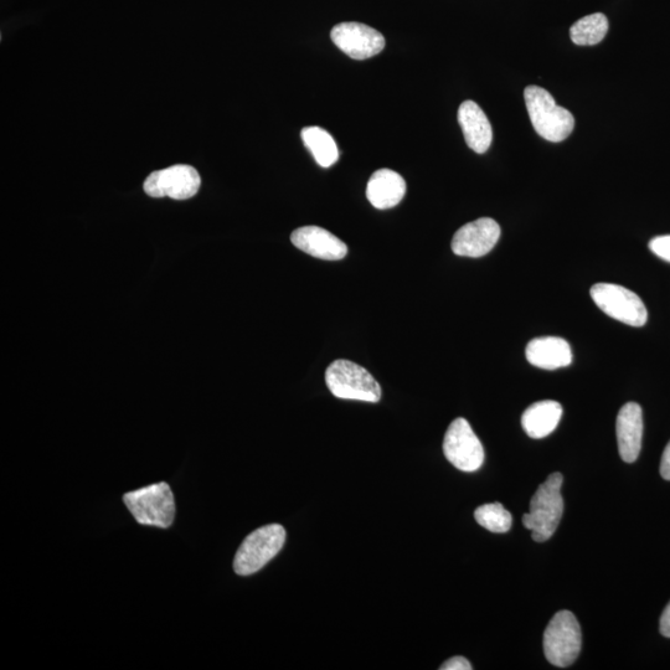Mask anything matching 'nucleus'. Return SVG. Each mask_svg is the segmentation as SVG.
Returning <instances> with one entry per match:
<instances>
[{
	"instance_id": "nucleus-1",
	"label": "nucleus",
	"mask_w": 670,
	"mask_h": 670,
	"mask_svg": "<svg viewBox=\"0 0 670 670\" xmlns=\"http://www.w3.org/2000/svg\"><path fill=\"white\" fill-rule=\"evenodd\" d=\"M563 483V474H550L535 492L530 502V512L523 515L524 527L532 532L536 543L549 540L559 527L564 514V499L561 496Z\"/></svg>"
},
{
	"instance_id": "nucleus-2",
	"label": "nucleus",
	"mask_w": 670,
	"mask_h": 670,
	"mask_svg": "<svg viewBox=\"0 0 670 670\" xmlns=\"http://www.w3.org/2000/svg\"><path fill=\"white\" fill-rule=\"evenodd\" d=\"M524 99L534 130L546 141L563 142L574 131V116L566 108L556 105L548 91L539 86H528Z\"/></svg>"
},
{
	"instance_id": "nucleus-3",
	"label": "nucleus",
	"mask_w": 670,
	"mask_h": 670,
	"mask_svg": "<svg viewBox=\"0 0 670 670\" xmlns=\"http://www.w3.org/2000/svg\"><path fill=\"white\" fill-rule=\"evenodd\" d=\"M123 502L139 524L167 529L174 522L175 502L168 483L152 484L126 493Z\"/></svg>"
},
{
	"instance_id": "nucleus-4",
	"label": "nucleus",
	"mask_w": 670,
	"mask_h": 670,
	"mask_svg": "<svg viewBox=\"0 0 670 670\" xmlns=\"http://www.w3.org/2000/svg\"><path fill=\"white\" fill-rule=\"evenodd\" d=\"M286 530L280 524L265 525L256 529L237 550L234 570L237 575L249 576L260 571L280 553L285 545Z\"/></svg>"
},
{
	"instance_id": "nucleus-5",
	"label": "nucleus",
	"mask_w": 670,
	"mask_h": 670,
	"mask_svg": "<svg viewBox=\"0 0 670 670\" xmlns=\"http://www.w3.org/2000/svg\"><path fill=\"white\" fill-rule=\"evenodd\" d=\"M326 383L338 399L378 402L381 388L367 369L349 360H335L326 371Z\"/></svg>"
},
{
	"instance_id": "nucleus-6",
	"label": "nucleus",
	"mask_w": 670,
	"mask_h": 670,
	"mask_svg": "<svg viewBox=\"0 0 670 670\" xmlns=\"http://www.w3.org/2000/svg\"><path fill=\"white\" fill-rule=\"evenodd\" d=\"M582 635L574 613L560 611L549 622L544 632V653L553 666H571L579 657Z\"/></svg>"
},
{
	"instance_id": "nucleus-7",
	"label": "nucleus",
	"mask_w": 670,
	"mask_h": 670,
	"mask_svg": "<svg viewBox=\"0 0 670 670\" xmlns=\"http://www.w3.org/2000/svg\"><path fill=\"white\" fill-rule=\"evenodd\" d=\"M590 293L596 306L608 317L631 327H643L647 323V308L635 292L613 283H597Z\"/></svg>"
},
{
	"instance_id": "nucleus-8",
	"label": "nucleus",
	"mask_w": 670,
	"mask_h": 670,
	"mask_svg": "<svg viewBox=\"0 0 670 670\" xmlns=\"http://www.w3.org/2000/svg\"><path fill=\"white\" fill-rule=\"evenodd\" d=\"M443 453L451 465L463 472H476L484 462L482 442L462 417L448 427L443 440Z\"/></svg>"
},
{
	"instance_id": "nucleus-9",
	"label": "nucleus",
	"mask_w": 670,
	"mask_h": 670,
	"mask_svg": "<svg viewBox=\"0 0 670 670\" xmlns=\"http://www.w3.org/2000/svg\"><path fill=\"white\" fill-rule=\"evenodd\" d=\"M200 185L201 179L197 169L178 164L149 174L143 188L152 198L188 200L197 195Z\"/></svg>"
},
{
	"instance_id": "nucleus-10",
	"label": "nucleus",
	"mask_w": 670,
	"mask_h": 670,
	"mask_svg": "<svg viewBox=\"0 0 670 670\" xmlns=\"http://www.w3.org/2000/svg\"><path fill=\"white\" fill-rule=\"evenodd\" d=\"M332 40L344 54L354 60H367L385 48V38L378 30L362 23H340L332 29Z\"/></svg>"
},
{
	"instance_id": "nucleus-11",
	"label": "nucleus",
	"mask_w": 670,
	"mask_h": 670,
	"mask_svg": "<svg viewBox=\"0 0 670 670\" xmlns=\"http://www.w3.org/2000/svg\"><path fill=\"white\" fill-rule=\"evenodd\" d=\"M501 237V226L496 220L482 218L462 226L452 239V251L457 256H486L494 249Z\"/></svg>"
},
{
	"instance_id": "nucleus-12",
	"label": "nucleus",
	"mask_w": 670,
	"mask_h": 670,
	"mask_svg": "<svg viewBox=\"0 0 670 670\" xmlns=\"http://www.w3.org/2000/svg\"><path fill=\"white\" fill-rule=\"evenodd\" d=\"M291 241L297 249L321 260L339 261L348 254L342 240L319 226H303L293 231Z\"/></svg>"
},
{
	"instance_id": "nucleus-13",
	"label": "nucleus",
	"mask_w": 670,
	"mask_h": 670,
	"mask_svg": "<svg viewBox=\"0 0 670 670\" xmlns=\"http://www.w3.org/2000/svg\"><path fill=\"white\" fill-rule=\"evenodd\" d=\"M618 452L623 461H637L642 448L643 412L636 402H628L618 412L616 422Z\"/></svg>"
},
{
	"instance_id": "nucleus-14",
	"label": "nucleus",
	"mask_w": 670,
	"mask_h": 670,
	"mask_svg": "<svg viewBox=\"0 0 670 670\" xmlns=\"http://www.w3.org/2000/svg\"><path fill=\"white\" fill-rule=\"evenodd\" d=\"M458 123L472 151L483 154L491 147L493 130L486 113L473 101H465L458 110Z\"/></svg>"
},
{
	"instance_id": "nucleus-15",
	"label": "nucleus",
	"mask_w": 670,
	"mask_h": 670,
	"mask_svg": "<svg viewBox=\"0 0 670 670\" xmlns=\"http://www.w3.org/2000/svg\"><path fill=\"white\" fill-rule=\"evenodd\" d=\"M525 355L530 364L545 370L569 367L572 362L570 344L559 337L533 339L529 342Z\"/></svg>"
},
{
	"instance_id": "nucleus-16",
	"label": "nucleus",
	"mask_w": 670,
	"mask_h": 670,
	"mask_svg": "<svg viewBox=\"0 0 670 670\" xmlns=\"http://www.w3.org/2000/svg\"><path fill=\"white\" fill-rule=\"evenodd\" d=\"M406 183L399 173L390 169H380L371 175L367 187V198L374 208L391 209L404 199Z\"/></svg>"
},
{
	"instance_id": "nucleus-17",
	"label": "nucleus",
	"mask_w": 670,
	"mask_h": 670,
	"mask_svg": "<svg viewBox=\"0 0 670 670\" xmlns=\"http://www.w3.org/2000/svg\"><path fill=\"white\" fill-rule=\"evenodd\" d=\"M563 416V406L553 400L535 402L524 411L522 425L527 435L532 438L549 436L558 427Z\"/></svg>"
},
{
	"instance_id": "nucleus-18",
	"label": "nucleus",
	"mask_w": 670,
	"mask_h": 670,
	"mask_svg": "<svg viewBox=\"0 0 670 670\" xmlns=\"http://www.w3.org/2000/svg\"><path fill=\"white\" fill-rule=\"evenodd\" d=\"M301 136L319 166L329 168L337 163L339 158L337 143L326 130L317 126L306 127L303 128Z\"/></svg>"
},
{
	"instance_id": "nucleus-19",
	"label": "nucleus",
	"mask_w": 670,
	"mask_h": 670,
	"mask_svg": "<svg viewBox=\"0 0 670 670\" xmlns=\"http://www.w3.org/2000/svg\"><path fill=\"white\" fill-rule=\"evenodd\" d=\"M608 32V19L605 14L595 13L577 20L570 29L572 43L579 46H592L601 43Z\"/></svg>"
},
{
	"instance_id": "nucleus-20",
	"label": "nucleus",
	"mask_w": 670,
	"mask_h": 670,
	"mask_svg": "<svg viewBox=\"0 0 670 670\" xmlns=\"http://www.w3.org/2000/svg\"><path fill=\"white\" fill-rule=\"evenodd\" d=\"M474 518L489 532L503 534L512 527V514L501 503L484 504L474 512Z\"/></svg>"
},
{
	"instance_id": "nucleus-21",
	"label": "nucleus",
	"mask_w": 670,
	"mask_h": 670,
	"mask_svg": "<svg viewBox=\"0 0 670 670\" xmlns=\"http://www.w3.org/2000/svg\"><path fill=\"white\" fill-rule=\"evenodd\" d=\"M649 250L659 257V259L667 261L670 264V235L654 237L649 242Z\"/></svg>"
},
{
	"instance_id": "nucleus-22",
	"label": "nucleus",
	"mask_w": 670,
	"mask_h": 670,
	"mask_svg": "<svg viewBox=\"0 0 670 670\" xmlns=\"http://www.w3.org/2000/svg\"><path fill=\"white\" fill-rule=\"evenodd\" d=\"M441 670H471V663L467 661L465 657H453L448 659L447 662L443 663L440 667Z\"/></svg>"
},
{
	"instance_id": "nucleus-23",
	"label": "nucleus",
	"mask_w": 670,
	"mask_h": 670,
	"mask_svg": "<svg viewBox=\"0 0 670 670\" xmlns=\"http://www.w3.org/2000/svg\"><path fill=\"white\" fill-rule=\"evenodd\" d=\"M661 474L664 479L670 481V442L668 443L666 450L663 452Z\"/></svg>"
},
{
	"instance_id": "nucleus-24",
	"label": "nucleus",
	"mask_w": 670,
	"mask_h": 670,
	"mask_svg": "<svg viewBox=\"0 0 670 670\" xmlns=\"http://www.w3.org/2000/svg\"><path fill=\"white\" fill-rule=\"evenodd\" d=\"M659 628H661V633L664 637L670 638V602L662 613L661 627Z\"/></svg>"
}]
</instances>
